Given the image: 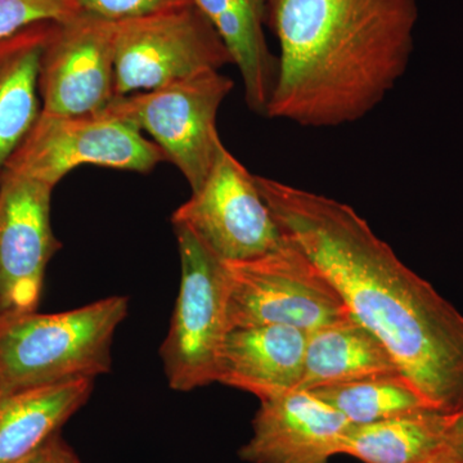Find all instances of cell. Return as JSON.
Wrapping results in <instances>:
<instances>
[{
  "label": "cell",
  "mask_w": 463,
  "mask_h": 463,
  "mask_svg": "<svg viewBox=\"0 0 463 463\" xmlns=\"http://www.w3.org/2000/svg\"><path fill=\"white\" fill-rule=\"evenodd\" d=\"M285 236L334 283L432 410L463 412V316L347 203L255 175Z\"/></svg>",
  "instance_id": "1"
},
{
  "label": "cell",
  "mask_w": 463,
  "mask_h": 463,
  "mask_svg": "<svg viewBox=\"0 0 463 463\" xmlns=\"http://www.w3.org/2000/svg\"><path fill=\"white\" fill-rule=\"evenodd\" d=\"M417 0H268L279 43L265 116L336 128L373 112L407 71Z\"/></svg>",
  "instance_id": "2"
},
{
  "label": "cell",
  "mask_w": 463,
  "mask_h": 463,
  "mask_svg": "<svg viewBox=\"0 0 463 463\" xmlns=\"http://www.w3.org/2000/svg\"><path fill=\"white\" fill-rule=\"evenodd\" d=\"M128 310V298L109 297L52 315H0V397L109 373L116 330Z\"/></svg>",
  "instance_id": "3"
},
{
  "label": "cell",
  "mask_w": 463,
  "mask_h": 463,
  "mask_svg": "<svg viewBox=\"0 0 463 463\" xmlns=\"http://www.w3.org/2000/svg\"><path fill=\"white\" fill-rule=\"evenodd\" d=\"M228 331L288 326L312 332L352 316L334 283L294 241L245 261H223Z\"/></svg>",
  "instance_id": "4"
},
{
  "label": "cell",
  "mask_w": 463,
  "mask_h": 463,
  "mask_svg": "<svg viewBox=\"0 0 463 463\" xmlns=\"http://www.w3.org/2000/svg\"><path fill=\"white\" fill-rule=\"evenodd\" d=\"M219 71L116 97L106 111L147 133L178 167L192 192L200 190L224 143L216 128L219 109L233 90Z\"/></svg>",
  "instance_id": "5"
},
{
  "label": "cell",
  "mask_w": 463,
  "mask_h": 463,
  "mask_svg": "<svg viewBox=\"0 0 463 463\" xmlns=\"http://www.w3.org/2000/svg\"><path fill=\"white\" fill-rule=\"evenodd\" d=\"M181 258V285L161 345L164 373L175 392L216 383L227 325L224 264L190 230L173 224Z\"/></svg>",
  "instance_id": "6"
},
{
  "label": "cell",
  "mask_w": 463,
  "mask_h": 463,
  "mask_svg": "<svg viewBox=\"0 0 463 463\" xmlns=\"http://www.w3.org/2000/svg\"><path fill=\"white\" fill-rule=\"evenodd\" d=\"M232 58L194 2L116 23V97L219 71Z\"/></svg>",
  "instance_id": "7"
},
{
  "label": "cell",
  "mask_w": 463,
  "mask_h": 463,
  "mask_svg": "<svg viewBox=\"0 0 463 463\" xmlns=\"http://www.w3.org/2000/svg\"><path fill=\"white\" fill-rule=\"evenodd\" d=\"M163 161L166 157L158 146L108 111L88 115L42 112L3 173L18 174L54 188L79 166L146 174Z\"/></svg>",
  "instance_id": "8"
},
{
  "label": "cell",
  "mask_w": 463,
  "mask_h": 463,
  "mask_svg": "<svg viewBox=\"0 0 463 463\" xmlns=\"http://www.w3.org/2000/svg\"><path fill=\"white\" fill-rule=\"evenodd\" d=\"M222 261H245L281 246L285 234L258 190L255 175L223 148L200 190L174 212Z\"/></svg>",
  "instance_id": "9"
},
{
  "label": "cell",
  "mask_w": 463,
  "mask_h": 463,
  "mask_svg": "<svg viewBox=\"0 0 463 463\" xmlns=\"http://www.w3.org/2000/svg\"><path fill=\"white\" fill-rule=\"evenodd\" d=\"M116 23L75 14L53 30L41 60L42 112L88 115L106 111L116 99Z\"/></svg>",
  "instance_id": "10"
},
{
  "label": "cell",
  "mask_w": 463,
  "mask_h": 463,
  "mask_svg": "<svg viewBox=\"0 0 463 463\" xmlns=\"http://www.w3.org/2000/svg\"><path fill=\"white\" fill-rule=\"evenodd\" d=\"M53 187L27 176H0V315L35 312L45 270L62 248L52 228Z\"/></svg>",
  "instance_id": "11"
},
{
  "label": "cell",
  "mask_w": 463,
  "mask_h": 463,
  "mask_svg": "<svg viewBox=\"0 0 463 463\" xmlns=\"http://www.w3.org/2000/svg\"><path fill=\"white\" fill-rule=\"evenodd\" d=\"M352 425L309 392L292 390L260 401L239 456L248 463H330Z\"/></svg>",
  "instance_id": "12"
},
{
  "label": "cell",
  "mask_w": 463,
  "mask_h": 463,
  "mask_svg": "<svg viewBox=\"0 0 463 463\" xmlns=\"http://www.w3.org/2000/svg\"><path fill=\"white\" fill-rule=\"evenodd\" d=\"M307 332L288 326L233 328L219 353L216 383L259 401L298 390L306 364Z\"/></svg>",
  "instance_id": "13"
},
{
  "label": "cell",
  "mask_w": 463,
  "mask_h": 463,
  "mask_svg": "<svg viewBox=\"0 0 463 463\" xmlns=\"http://www.w3.org/2000/svg\"><path fill=\"white\" fill-rule=\"evenodd\" d=\"M93 383L66 381L0 397V463H24L41 450L90 401Z\"/></svg>",
  "instance_id": "14"
},
{
  "label": "cell",
  "mask_w": 463,
  "mask_h": 463,
  "mask_svg": "<svg viewBox=\"0 0 463 463\" xmlns=\"http://www.w3.org/2000/svg\"><path fill=\"white\" fill-rule=\"evenodd\" d=\"M214 26L242 78L245 100L265 115L277 78V57L265 38L268 0H192Z\"/></svg>",
  "instance_id": "15"
},
{
  "label": "cell",
  "mask_w": 463,
  "mask_h": 463,
  "mask_svg": "<svg viewBox=\"0 0 463 463\" xmlns=\"http://www.w3.org/2000/svg\"><path fill=\"white\" fill-rule=\"evenodd\" d=\"M53 21L0 38V176L42 114L39 69Z\"/></svg>",
  "instance_id": "16"
},
{
  "label": "cell",
  "mask_w": 463,
  "mask_h": 463,
  "mask_svg": "<svg viewBox=\"0 0 463 463\" xmlns=\"http://www.w3.org/2000/svg\"><path fill=\"white\" fill-rule=\"evenodd\" d=\"M401 373L385 344L352 315L307 332L306 364L298 390Z\"/></svg>",
  "instance_id": "17"
},
{
  "label": "cell",
  "mask_w": 463,
  "mask_h": 463,
  "mask_svg": "<svg viewBox=\"0 0 463 463\" xmlns=\"http://www.w3.org/2000/svg\"><path fill=\"white\" fill-rule=\"evenodd\" d=\"M447 421V414L426 411L352 425L340 455L364 463H441Z\"/></svg>",
  "instance_id": "18"
},
{
  "label": "cell",
  "mask_w": 463,
  "mask_h": 463,
  "mask_svg": "<svg viewBox=\"0 0 463 463\" xmlns=\"http://www.w3.org/2000/svg\"><path fill=\"white\" fill-rule=\"evenodd\" d=\"M306 392L330 405L353 425L434 411L402 373L322 386Z\"/></svg>",
  "instance_id": "19"
},
{
  "label": "cell",
  "mask_w": 463,
  "mask_h": 463,
  "mask_svg": "<svg viewBox=\"0 0 463 463\" xmlns=\"http://www.w3.org/2000/svg\"><path fill=\"white\" fill-rule=\"evenodd\" d=\"M75 16L66 0H0V38L35 24L61 23Z\"/></svg>",
  "instance_id": "20"
},
{
  "label": "cell",
  "mask_w": 463,
  "mask_h": 463,
  "mask_svg": "<svg viewBox=\"0 0 463 463\" xmlns=\"http://www.w3.org/2000/svg\"><path fill=\"white\" fill-rule=\"evenodd\" d=\"M190 2L192 0H66L72 14L109 23L156 14Z\"/></svg>",
  "instance_id": "21"
},
{
  "label": "cell",
  "mask_w": 463,
  "mask_h": 463,
  "mask_svg": "<svg viewBox=\"0 0 463 463\" xmlns=\"http://www.w3.org/2000/svg\"><path fill=\"white\" fill-rule=\"evenodd\" d=\"M441 463H463V412L448 416Z\"/></svg>",
  "instance_id": "22"
},
{
  "label": "cell",
  "mask_w": 463,
  "mask_h": 463,
  "mask_svg": "<svg viewBox=\"0 0 463 463\" xmlns=\"http://www.w3.org/2000/svg\"><path fill=\"white\" fill-rule=\"evenodd\" d=\"M24 463H80V461L74 449L63 440L61 434H58Z\"/></svg>",
  "instance_id": "23"
}]
</instances>
